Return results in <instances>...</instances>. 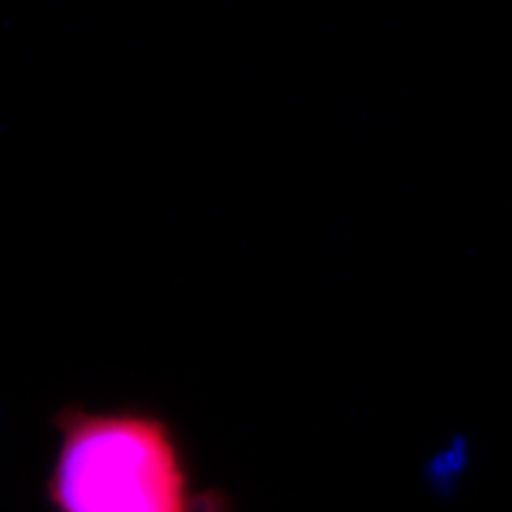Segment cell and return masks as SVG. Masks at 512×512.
I'll return each mask as SVG.
<instances>
[{"mask_svg": "<svg viewBox=\"0 0 512 512\" xmlns=\"http://www.w3.org/2000/svg\"><path fill=\"white\" fill-rule=\"evenodd\" d=\"M55 512H200L181 446L138 411L67 413L48 479Z\"/></svg>", "mask_w": 512, "mask_h": 512, "instance_id": "cell-1", "label": "cell"}, {"mask_svg": "<svg viewBox=\"0 0 512 512\" xmlns=\"http://www.w3.org/2000/svg\"><path fill=\"white\" fill-rule=\"evenodd\" d=\"M200 512H226L219 498H202V510Z\"/></svg>", "mask_w": 512, "mask_h": 512, "instance_id": "cell-2", "label": "cell"}]
</instances>
